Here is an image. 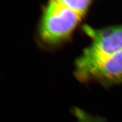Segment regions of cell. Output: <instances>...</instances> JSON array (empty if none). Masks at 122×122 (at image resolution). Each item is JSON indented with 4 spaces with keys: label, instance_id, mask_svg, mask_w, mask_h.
<instances>
[{
    "label": "cell",
    "instance_id": "cell-1",
    "mask_svg": "<svg viewBox=\"0 0 122 122\" xmlns=\"http://www.w3.org/2000/svg\"><path fill=\"white\" fill-rule=\"evenodd\" d=\"M83 30L92 42L76 62V74L86 80L92 72L103 61L122 49V25L96 29L88 25Z\"/></svg>",
    "mask_w": 122,
    "mask_h": 122
},
{
    "label": "cell",
    "instance_id": "cell-2",
    "mask_svg": "<svg viewBox=\"0 0 122 122\" xmlns=\"http://www.w3.org/2000/svg\"><path fill=\"white\" fill-rule=\"evenodd\" d=\"M82 17L64 5L60 0L49 2L44 10L40 35L48 43H56L67 38Z\"/></svg>",
    "mask_w": 122,
    "mask_h": 122
},
{
    "label": "cell",
    "instance_id": "cell-3",
    "mask_svg": "<svg viewBox=\"0 0 122 122\" xmlns=\"http://www.w3.org/2000/svg\"><path fill=\"white\" fill-rule=\"evenodd\" d=\"M93 78L105 83L122 81V49L100 63L91 72Z\"/></svg>",
    "mask_w": 122,
    "mask_h": 122
},
{
    "label": "cell",
    "instance_id": "cell-4",
    "mask_svg": "<svg viewBox=\"0 0 122 122\" xmlns=\"http://www.w3.org/2000/svg\"><path fill=\"white\" fill-rule=\"evenodd\" d=\"M60 1L64 5L81 17L85 15L91 4V1L89 0H60Z\"/></svg>",
    "mask_w": 122,
    "mask_h": 122
},
{
    "label": "cell",
    "instance_id": "cell-5",
    "mask_svg": "<svg viewBox=\"0 0 122 122\" xmlns=\"http://www.w3.org/2000/svg\"><path fill=\"white\" fill-rule=\"evenodd\" d=\"M75 114L78 118V122H99L96 119L81 109L76 108L75 110Z\"/></svg>",
    "mask_w": 122,
    "mask_h": 122
}]
</instances>
